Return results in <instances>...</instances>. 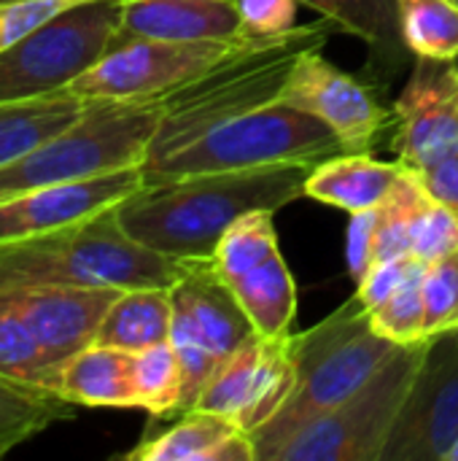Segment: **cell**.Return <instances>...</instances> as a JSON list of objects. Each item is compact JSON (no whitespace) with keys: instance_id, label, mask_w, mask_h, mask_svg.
I'll return each mask as SVG.
<instances>
[{"instance_id":"cell-39","label":"cell","mask_w":458,"mask_h":461,"mask_svg":"<svg viewBox=\"0 0 458 461\" xmlns=\"http://www.w3.org/2000/svg\"><path fill=\"white\" fill-rule=\"evenodd\" d=\"M456 335H458V330H456Z\"/></svg>"},{"instance_id":"cell-30","label":"cell","mask_w":458,"mask_h":461,"mask_svg":"<svg viewBox=\"0 0 458 461\" xmlns=\"http://www.w3.org/2000/svg\"><path fill=\"white\" fill-rule=\"evenodd\" d=\"M421 278L408 281L381 305L370 308L373 330L397 346L427 340V305H424Z\"/></svg>"},{"instance_id":"cell-33","label":"cell","mask_w":458,"mask_h":461,"mask_svg":"<svg viewBox=\"0 0 458 461\" xmlns=\"http://www.w3.org/2000/svg\"><path fill=\"white\" fill-rule=\"evenodd\" d=\"M427 270V262L416 259L413 254L405 257H391L383 262H375L367 276L356 284V297L362 300V305L370 311L375 305H381L386 297H391L400 286H405L413 278H421Z\"/></svg>"},{"instance_id":"cell-24","label":"cell","mask_w":458,"mask_h":461,"mask_svg":"<svg viewBox=\"0 0 458 461\" xmlns=\"http://www.w3.org/2000/svg\"><path fill=\"white\" fill-rule=\"evenodd\" d=\"M73 408L57 392L0 375V459L51 424L73 419Z\"/></svg>"},{"instance_id":"cell-8","label":"cell","mask_w":458,"mask_h":461,"mask_svg":"<svg viewBox=\"0 0 458 461\" xmlns=\"http://www.w3.org/2000/svg\"><path fill=\"white\" fill-rule=\"evenodd\" d=\"M124 0H76L0 54V100L65 92L116 43Z\"/></svg>"},{"instance_id":"cell-10","label":"cell","mask_w":458,"mask_h":461,"mask_svg":"<svg viewBox=\"0 0 458 461\" xmlns=\"http://www.w3.org/2000/svg\"><path fill=\"white\" fill-rule=\"evenodd\" d=\"M240 41H124L65 92L84 100H162L219 62Z\"/></svg>"},{"instance_id":"cell-25","label":"cell","mask_w":458,"mask_h":461,"mask_svg":"<svg viewBox=\"0 0 458 461\" xmlns=\"http://www.w3.org/2000/svg\"><path fill=\"white\" fill-rule=\"evenodd\" d=\"M132 386L138 408L154 419L178 416L184 397V373L170 340L132 354Z\"/></svg>"},{"instance_id":"cell-16","label":"cell","mask_w":458,"mask_h":461,"mask_svg":"<svg viewBox=\"0 0 458 461\" xmlns=\"http://www.w3.org/2000/svg\"><path fill=\"white\" fill-rule=\"evenodd\" d=\"M138 38L243 41L251 35L235 0H124L116 43Z\"/></svg>"},{"instance_id":"cell-1","label":"cell","mask_w":458,"mask_h":461,"mask_svg":"<svg viewBox=\"0 0 458 461\" xmlns=\"http://www.w3.org/2000/svg\"><path fill=\"white\" fill-rule=\"evenodd\" d=\"M313 167L292 162L143 184L116 205V216L130 238L165 257L213 259L221 235L240 216L251 211L275 213L305 197Z\"/></svg>"},{"instance_id":"cell-37","label":"cell","mask_w":458,"mask_h":461,"mask_svg":"<svg viewBox=\"0 0 458 461\" xmlns=\"http://www.w3.org/2000/svg\"><path fill=\"white\" fill-rule=\"evenodd\" d=\"M424 181V186L429 189L432 197H437L440 203H448L458 211V151L424 167V170H416Z\"/></svg>"},{"instance_id":"cell-29","label":"cell","mask_w":458,"mask_h":461,"mask_svg":"<svg viewBox=\"0 0 458 461\" xmlns=\"http://www.w3.org/2000/svg\"><path fill=\"white\" fill-rule=\"evenodd\" d=\"M278 249V235H275V221L273 211H251L240 216L219 240L213 251V265L221 278L240 276L267 257H273Z\"/></svg>"},{"instance_id":"cell-35","label":"cell","mask_w":458,"mask_h":461,"mask_svg":"<svg viewBox=\"0 0 458 461\" xmlns=\"http://www.w3.org/2000/svg\"><path fill=\"white\" fill-rule=\"evenodd\" d=\"M243 16L246 35L270 38L297 27V3L300 0H235Z\"/></svg>"},{"instance_id":"cell-14","label":"cell","mask_w":458,"mask_h":461,"mask_svg":"<svg viewBox=\"0 0 458 461\" xmlns=\"http://www.w3.org/2000/svg\"><path fill=\"white\" fill-rule=\"evenodd\" d=\"M143 186L140 165L105 176L51 184L0 200V243H16L54 230L86 221L108 208H116Z\"/></svg>"},{"instance_id":"cell-23","label":"cell","mask_w":458,"mask_h":461,"mask_svg":"<svg viewBox=\"0 0 458 461\" xmlns=\"http://www.w3.org/2000/svg\"><path fill=\"white\" fill-rule=\"evenodd\" d=\"M319 14H324L332 27H340L343 32H351L362 38L373 54L375 62L386 70H394L405 65L410 49L402 38L400 27V0H300Z\"/></svg>"},{"instance_id":"cell-12","label":"cell","mask_w":458,"mask_h":461,"mask_svg":"<svg viewBox=\"0 0 458 461\" xmlns=\"http://www.w3.org/2000/svg\"><path fill=\"white\" fill-rule=\"evenodd\" d=\"M278 100L329 124L346 154H367L394 122V111L383 108L367 84L335 68L321 49H310L294 62Z\"/></svg>"},{"instance_id":"cell-4","label":"cell","mask_w":458,"mask_h":461,"mask_svg":"<svg viewBox=\"0 0 458 461\" xmlns=\"http://www.w3.org/2000/svg\"><path fill=\"white\" fill-rule=\"evenodd\" d=\"M397 348V343L373 330L370 311L359 297L340 305L308 332L294 335L297 381L283 408L248 435L256 461L273 459L300 427L359 392Z\"/></svg>"},{"instance_id":"cell-9","label":"cell","mask_w":458,"mask_h":461,"mask_svg":"<svg viewBox=\"0 0 458 461\" xmlns=\"http://www.w3.org/2000/svg\"><path fill=\"white\" fill-rule=\"evenodd\" d=\"M170 343L184 373L178 416H184L194 411L211 375L254 335V327L213 259L184 262L181 276L170 286Z\"/></svg>"},{"instance_id":"cell-3","label":"cell","mask_w":458,"mask_h":461,"mask_svg":"<svg viewBox=\"0 0 458 461\" xmlns=\"http://www.w3.org/2000/svg\"><path fill=\"white\" fill-rule=\"evenodd\" d=\"M181 270V259L130 238L116 208L49 235L0 243V292L40 286H173Z\"/></svg>"},{"instance_id":"cell-27","label":"cell","mask_w":458,"mask_h":461,"mask_svg":"<svg viewBox=\"0 0 458 461\" xmlns=\"http://www.w3.org/2000/svg\"><path fill=\"white\" fill-rule=\"evenodd\" d=\"M400 27L410 54L458 59V0H400Z\"/></svg>"},{"instance_id":"cell-5","label":"cell","mask_w":458,"mask_h":461,"mask_svg":"<svg viewBox=\"0 0 458 461\" xmlns=\"http://www.w3.org/2000/svg\"><path fill=\"white\" fill-rule=\"evenodd\" d=\"M159 116L162 100H86L65 130L0 167V200L140 165Z\"/></svg>"},{"instance_id":"cell-41","label":"cell","mask_w":458,"mask_h":461,"mask_svg":"<svg viewBox=\"0 0 458 461\" xmlns=\"http://www.w3.org/2000/svg\"><path fill=\"white\" fill-rule=\"evenodd\" d=\"M0 3H3V0H0Z\"/></svg>"},{"instance_id":"cell-31","label":"cell","mask_w":458,"mask_h":461,"mask_svg":"<svg viewBox=\"0 0 458 461\" xmlns=\"http://www.w3.org/2000/svg\"><path fill=\"white\" fill-rule=\"evenodd\" d=\"M421 289L427 305V338L458 330V249L427 265Z\"/></svg>"},{"instance_id":"cell-19","label":"cell","mask_w":458,"mask_h":461,"mask_svg":"<svg viewBox=\"0 0 458 461\" xmlns=\"http://www.w3.org/2000/svg\"><path fill=\"white\" fill-rule=\"evenodd\" d=\"M59 397L84 408H138L132 354L111 346H86L59 370Z\"/></svg>"},{"instance_id":"cell-22","label":"cell","mask_w":458,"mask_h":461,"mask_svg":"<svg viewBox=\"0 0 458 461\" xmlns=\"http://www.w3.org/2000/svg\"><path fill=\"white\" fill-rule=\"evenodd\" d=\"M84 105L86 100L70 92L27 100H0V167L16 162L65 130L84 111Z\"/></svg>"},{"instance_id":"cell-18","label":"cell","mask_w":458,"mask_h":461,"mask_svg":"<svg viewBox=\"0 0 458 461\" xmlns=\"http://www.w3.org/2000/svg\"><path fill=\"white\" fill-rule=\"evenodd\" d=\"M402 173V162H381L370 154H337L310 170L305 197L346 213H362L378 208Z\"/></svg>"},{"instance_id":"cell-2","label":"cell","mask_w":458,"mask_h":461,"mask_svg":"<svg viewBox=\"0 0 458 461\" xmlns=\"http://www.w3.org/2000/svg\"><path fill=\"white\" fill-rule=\"evenodd\" d=\"M329 24L319 22L270 38H246L208 70L162 97V116L140 165L159 162L205 132L275 103L294 62L310 49H324Z\"/></svg>"},{"instance_id":"cell-32","label":"cell","mask_w":458,"mask_h":461,"mask_svg":"<svg viewBox=\"0 0 458 461\" xmlns=\"http://www.w3.org/2000/svg\"><path fill=\"white\" fill-rule=\"evenodd\" d=\"M458 249V211L432 197L416 216L410 230V254L421 262H435Z\"/></svg>"},{"instance_id":"cell-13","label":"cell","mask_w":458,"mask_h":461,"mask_svg":"<svg viewBox=\"0 0 458 461\" xmlns=\"http://www.w3.org/2000/svg\"><path fill=\"white\" fill-rule=\"evenodd\" d=\"M391 149L397 162L424 170L458 151L456 59L418 57L413 76L394 103Z\"/></svg>"},{"instance_id":"cell-36","label":"cell","mask_w":458,"mask_h":461,"mask_svg":"<svg viewBox=\"0 0 458 461\" xmlns=\"http://www.w3.org/2000/svg\"><path fill=\"white\" fill-rule=\"evenodd\" d=\"M375 230H378V208L351 213V224L346 235V259L356 284L375 265Z\"/></svg>"},{"instance_id":"cell-28","label":"cell","mask_w":458,"mask_h":461,"mask_svg":"<svg viewBox=\"0 0 458 461\" xmlns=\"http://www.w3.org/2000/svg\"><path fill=\"white\" fill-rule=\"evenodd\" d=\"M0 375L49 392L59 384L8 292H0Z\"/></svg>"},{"instance_id":"cell-11","label":"cell","mask_w":458,"mask_h":461,"mask_svg":"<svg viewBox=\"0 0 458 461\" xmlns=\"http://www.w3.org/2000/svg\"><path fill=\"white\" fill-rule=\"evenodd\" d=\"M458 443V335L429 338L381 461H445Z\"/></svg>"},{"instance_id":"cell-15","label":"cell","mask_w":458,"mask_h":461,"mask_svg":"<svg viewBox=\"0 0 458 461\" xmlns=\"http://www.w3.org/2000/svg\"><path fill=\"white\" fill-rule=\"evenodd\" d=\"M121 292L103 286H40L8 294L59 378L62 365L94 343L105 313Z\"/></svg>"},{"instance_id":"cell-34","label":"cell","mask_w":458,"mask_h":461,"mask_svg":"<svg viewBox=\"0 0 458 461\" xmlns=\"http://www.w3.org/2000/svg\"><path fill=\"white\" fill-rule=\"evenodd\" d=\"M76 0H3L0 3V54L19 43L27 32L59 14Z\"/></svg>"},{"instance_id":"cell-17","label":"cell","mask_w":458,"mask_h":461,"mask_svg":"<svg viewBox=\"0 0 458 461\" xmlns=\"http://www.w3.org/2000/svg\"><path fill=\"white\" fill-rule=\"evenodd\" d=\"M130 461H256L254 443L232 419L189 411L167 432L124 454Z\"/></svg>"},{"instance_id":"cell-7","label":"cell","mask_w":458,"mask_h":461,"mask_svg":"<svg viewBox=\"0 0 458 461\" xmlns=\"http://www.w3.org/2000/svg\"><path fill=\"white\" fill-rule=\"evenodd\" d=\"M427 348L429 338L400 346L359 392L300 427L270 461H381Z\"/></svg>"},{"instance_id":"cell-38","label":"cell","mask_w":458,"mask_h":461,"mask_svg":"<svg viewBox=\"0 0 458 461\" xmlns=\"http://www.w3.org/2000/svg\"><path fill=\"white\" fill-rule=\"evenodd\" d=\"M445 461H458V443L451 448V451H448V459Z\"/></svg>"},{"instance_id":"cell-26","label":"cell","mask_w":458,"mask_h":461,"mask_svg":"<svg viewBox=\"0 0 458 461\" xmlns=\"http://www.w3.org/2000/svg\"><path fill=\"white\" fill-rule=\"evenodd\" d=\"M262 351H265V338L262 335H251L205 384L194 411H205V413H219L227 416L238 424V419L243 416V411L248 408L251 397H254V386H256V373H259V362H262Z\"/></svg>"},{"instance_id":"cell-20","label":"cell","mask_w":458,"mask_h":461,"mask_svg":"<svg viewBox=\"0 0 458 461\" xmlns=\"http://www.w3.org/2000/svg\"><path fill=\"white\" fill-rule=\"evenodd\" d=\"M224 281L229 284L256 335L283 338L292 332V321L297 316V286L281 251Z\"/></svg>"},{"instance_id":"cell-6","label":"cell","mask_w":458,"mask_h":461,"mask_svg":"<svg viewBox=\"0 0 458 461\" xmlns=\"http://www.w3.org/2000/svg\"><path fill=\"white\" fill-rule=\"evenodd\" d=\"M346 154L340 138L319 116L275 100L240 119H232L170 157L140 165L143 184L181 176L251 170L267 165H319Z\"/></svg>"},{"instance_id":"cell-21","label":"cell","mask_w":458,"mask_h":461,"mask_svg":"<svg viewBox=\"0 0 458 461\" xmlns=\"http://www.w3.org/2000/svg\"><path fill=\"white\" fill-rule=\"evenodd\" d=\"M173 297L170 286L124 289L105 313L94 343L138 354L148 346L170 340Z\"/></svg>"},{"instance_id":"cell-40","label":"cell","mask_w":458,"mask_h":461,"mask_svg":"<svg viewBox=\"0 0 458 461\" xmlns=\"http://www.w3.org/2000/svg\"><path fill=\"white\" fill-rule=\"evenodd\" d=\"M456 65H458V59H456Z\"/></svg>"}]
</instances>
